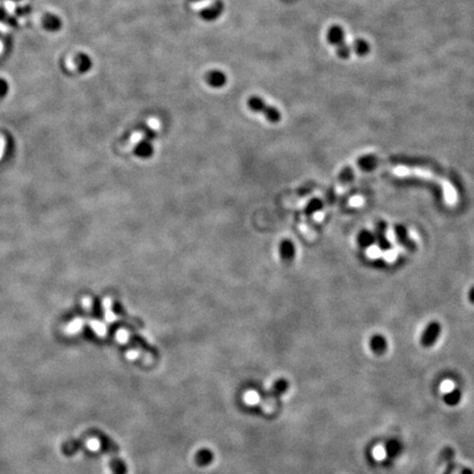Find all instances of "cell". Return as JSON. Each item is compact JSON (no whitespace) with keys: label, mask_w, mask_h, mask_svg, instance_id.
<instances>
[{"label":"cell","mask_w":474,"mask_h":474,"mask_svg":"<svg viewBox=\"0 0 474 474\" xmlns=\"http://www.w3.org/2000/svg\"><path fill=\"white\" fill-rule=\"evenodd\" d=\"M256 395H257L256 393H252V392H251V393H249V394H247V397H246V401H247L248 403H250V404H251V403H254V402H256V399H257V397H256Z\"/></svg>","instance_id":"cell-19"},{"label":"cell","mask_w":474,"mask_h":474,"mask_svg":"<svg viewBox=\"0 0 474 474\" xmlns=\"http://www.w3.org/2000/svg\"><path fill=\"white\" fill-rule=\"evenodd\" d=\"M352 50H355V53L359 55V56H366V55L370 52V45L367 41L359 39L353 42Z\"/></svg>","instance_id":"cell-9"},{"label":"cell","mask_w":474,"mask_h":474,"mask_svg":"<svg viewBox=\"0 0 474 474\" xmlns=\"http://www.w3.org/2000/svg\"><path fill=\"white\" fill-rule=\"evenodd\" d=\"M385 451L389 457H398L402 451V445L399 444L398 440H391L389 441L388 445H386Z\"/></svg>","instance_id":"cell-12"},{"label":"cell","mask_w":474,"mask_h":474,"mask_svg":"<svg viewBox=\"0 0 474 474\" xmlns=\"http://www.w3.org/2000/svg\"><path fill=\"white\" fill-rule=\"evenodd\" d=\"M327 40L330 44L335 45L336 48L345 43V31L343 27H340L339 25H334L330 27L327 33Z\"/></svg>","instance_id":"cell-5"},{"label":"cell","mask_w":474,"mask_h":474,"mask_svg":"<svg viewBox=\"0 0 474 474\" xmlns=\"http://www.w3.org/2000/svg\"><path fill=\"white\" fill-rule=\"evenodd\" d=\"M280 254L281 257L287 261H291L294 256H296V249H294L293 244L290 241H284L280 245Z\"/></svg>","instance_id":"cell-7"},{"label":"cell","mask_w":474,"mask_h":474,"mask_svg":"<svg viewBox=\"0 0 474 474\" xmlns=\"http://www.w3.org/2000/svg\"><path fill=\"white\" fill-rule=\"evenodd\" d=\"M441 334V325L438 322H431L427 325L424 333L421 337V345L425 348H429L434 346L437 339L440 337Z\"/></svg>","instance_id":"cell-2"},{"label":"cell","mask_w":474,"mask_h":474,"mask_svg":"<svg viewBox=\"0 0 474 474\" xmlns=\"http://www.w3.org/2000/svg\"><path fill=\"white\" fill-rule=\"evenodd\" d=\"M461 474H474L473 471L471 470V469H469V468H466V469H463Z\"/></svg>","instance_id":"cell-22"},{"label":"cell","mask_w":474,"mask_h":474,"mask_svg":"<svg viewBox=\"0 0 474 474\" xmlns=\"http://www.w3.org/2000/svg\"><path fill=\"white\" fill-rule=\"evenodd\" d=\"M2 150H3V142H0V157H1Z\"/></svg>","instance_id":"cell-23"},{"label":"cell","mask_w":474,"mask_h":474,"mask_svg":"<svg viewBox=\"0 0 474 474\" xmlns=\"http://www.w3.org/2000/svg\"><path fill=\"white\" fill-rule=\"evenodd\" d=\"M224 10V4L222 1H216L212 6L205 8L200 12V16L205 21H214L222 15Z\"/></svg>","instance_id":"cell-3"},{"label":"cell","mask_w":474,"mask_h":474,"mask_svg":"<svg viewBox=\"0 0 474 474\" xmlns=\"http://www.w3.org/2000/svg\"><path fill=\"white\" fill-rule=\"evenodd\" d=\"M353 178V170L351 167H347L343 169V172L339 175V180L343 183H348L349 181H351Z\"/></svg>","instance_id":"cell-16"},{"label":"cell","mask_w":474,"mask_h":474,"mask_svg":"<svg viewBox=\"0 0 474 474\" xmlns=\"http://www.w3.org/2000/svg\"><path fill=\"white\" fill-rule=\"evenodd\" d=\"M226 76L221 71H212L206 75V81H208L210 86L214 87V88H221V87H223L226 84Z\"/></svg>","instance_id":"cell-6"},{"label":"cell","mask_w":474,"mask_h":474,"mask_svg":"<svg viewBox=\"0 0 474 474\" xmlns=\"http://www.w3.org/2000/svg\"><path fill=\"white\" fill-rule=\"evenodd\" d=\"M88 447H89L90 449H94V450L98 449V447H99L98 441L95 440V439H91V440H89V441H88Z\"/></svg>","instance_id":"cell-20"},{"label":"cell","mask_w":474,"mask_h":474,"mask_svg":"<svg viewBox=\"0 0 474 474\" xmlns=\"http://www.w3.org/2000/svg\"><path fill=\"white\" fill-rule=\"evenodd\" d=\"M78 62H79V71L82 73L87 72L91 67V59L86 55H80Z\"/></svg>","instance_id":"cell-17"},{"label":"cell","mask_w":474,"mask_h":474,"mask_svg":"<svg viewBox=\"0 0 474 474\" xmlns=\"http://www.w3.org/2000/svg\"><path fill=\"white\" fill-rule=\"evenodd\" d=\"M378 165H379V159L371 155L365 156V157H361L358 160L359 168H361L363 170H372L375 167H378Z\"/></svg>","instance_id":"cell-8"},{"label":"cell","mask_w":474,"mask_h":474,"mask_svg":"<svg viewBox=\"0 0 474 474\" xmlns=\"http://www.w3.org/2000/svg\"><path fill=\"white\" fill-rule=\"evenodd\" d=\"M248 105H249L252 111L261 112L271 122H279L280 119H281V114H280L278 110L266 103L259 97H251L248 100Z\"/></svg>","instance_id":"cell-1"},{"label":"cell","mask_w":474,"mask_h":474,"mask_svg":"<svg viewBox=\"0 0 474 474\" xmlns=\"http://www.w3.org/2000/svg\"><path fill=\"white\" fill-rule=\"evenodd\" d=\"M469 299H470L471 303H473V304H474V288H472L471 291L469 292Z\"/></svg>","instance_id":"cell-21"},{"label":"cell","mask_w":474,"mask_h":474,"mask_svg":"<svg viewBox=\"0 0 474 474\" xmlns=\"http://www.w3.org/2000/svg\"><path fill=\"white\" fill-rule=\"evenodd\" d=\"M322 206H323V204H322L321 200H319V199L313 200V201H311L310 203H308V205H307V208H306V213H308V214H312V213H314V212H317V211H319V210H321V209H322Z\"/></svg>","instance_id":"cell-18"},{"label":"cell","mask_w":474,"mask_h":474,"mask_svg":"<svg viewBox=\"0 0 474 474\" xmlns=\"http://www.w3.org/2000/svg\"><path fill=\"white\" fill-rule=\"evenodd\" d=\"M151 150H153V147H151L150 142H141L139 146L136 147V154L140 156H149L151 154Z\"/></svg>","instance_id":"cell-15"},{"label":"cell","mask_w":474,"mask_h":474,"mask_svg":"<svg viewBox=\"0 0 474 474\" xmlns=\"http://www.w3.org/2000/svg\"><path fill=\"white\" fill-rule=\"evenodd\" d=\"M461 399H462V394H461V391L459 389H454L452 391H450V392H448L444 397L446 404H448L449 406H455V405H458L460 401H461Z\"/></svg>","instance_id":"cell-10"},{"label":"cell","mask_w":474,"mask_h":474,"mask_svg":"<svg viewBox=\"0 0 474 474\" xmlns=\"http://www.w3.org/2000/svg\"><path fill=\"white\" fill-rule=\"evenodd\" d=\"M395 234H397V237L399 239V243H402L403 245H405L406 247H409V248H412L413 246V244L412 242L409 241V238L407 236V233H406V229H405V227L403 226H397L395 227Z\"/></svg>","instance_id":"cell-14"},{"label":"cell","mask_w":474,"mask_h":474,"mask_svg":"<svg viewBox=\"0 0 474 474\" xmlns=\"http://www.w3.org/2000/svg\"><path fill=\"white\" fill-rule=\"evenodd\" d=\"M370 348L375 355H384L388 350V342L382 335H374L370 339Z\"/></svg>","instance_id":"cell-4"},{"label":"cell","mask_w":474,"mask_h":474,"mask_svg":"<svg viewBox=\"0 0 474 474\" xmlns=\"http://www.w3.org/2000/svg\"><path fill=\"white\" fill-rule=\"evenodd\" d=\"M374 243V236L370 232L362 231L358 235V244L363 248L370 247Z\"/></svg>","instance_id":"cell-11"},{"label":"cell","mask_w":474,"mask_h":474,"mask_svg":"<svg viewBox=\"0 0 474 474\" xmlns=\"http://www.w3.org/2000/svg\"><path fill=\"white\" fill-rule=\"evenodd\" d=\"M385 224L383 222L378 223V239L380 243L381 249L386 250L390 248V243L388 242V239L385 238Z\"/></svg>","instance_id":"cell-13"}]
</instances>
